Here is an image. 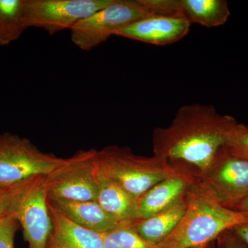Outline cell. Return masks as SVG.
Here are the masks:
<instances>
[{"mask_svg": "<svg viewBox=\"0 0 248 248\" xmlns=\"http://www.w3.org/2000/svg\"><path fill=\"white\" fill-rule=\"evenodd\" d=\"M226 146L232 153L248 161V125L235 124L228 135Z\"/></svg>", "mask_w": 248, "mask_h": 248, "instance_id": "obj_19", "label": "cell"}, {"mask_svg": "<svg viewBox=\"0 0 248 248\" xmlns=\"http://www.w3.org/2000/svg\"><path fill=\"white\" fill-rule=\"evenodd\" d=\"M191 24L182 18L153 16L140 19L120 31L116 36L156 46H165L182 40Z\"/></svg>", "mask_w": 248, "mask_h": 248, "instance_id": "obj_12", "label": "cell"}, {"mask_svg": "<svg viewBox=\"0 0 248 248\" xmlns=\"http://www.w3.org/2000/svg\"><path fill=\"white\" fill-rule=\"evenodd\" d=\"M231 209L246 214L248 216V195L244 200L234 205Z\"/></svg>", "mask_w": 248, "mask_h": 248, "instance_id": "obj_24", "label": "cell"}, {"mask_svg": "<svg viewBox=\"0 0 248 248\" xmlns=\"http://www.w3.org/2000/svg\"><path fill=\"white\" fill-rule=\"evenodd\" d=\"M184 217L157 248H200L213 243L228 230L248 223L246 214L223 206L195 182L186 197Z\"/></svg>", "mask_w": 248, "mask_h": 248, "instance_id": "obj_2", "label": "cell"}, {"mask_svg": "<svg viewBox=\"0 0 248 248\" xmlns=\"http://www.w3.org/2000/svg\"><path fill=\"white\" fill-rule=\"evenodd\" d=\"M48 203L52 221L48 248H104L102 234L79 226Z\"/></svg>", "mask_w": 248, "mask_h": 248, "instance_id": "obj_13", "label": "cell"}, {"mask_svg": "<svg viewBox=\"0 0 248 248\" xmlns=\"http://www.w3.org/2000/svg\"><path fill=\"white\" fill-rule=\"evenodd\" d=\"M197 179L195 173L181 164L177 172L155 184L139 199L140 219L148 218L184 200Z\"/></svg>", "mask_w": 248, "mask_h": 248, "instance_id": "obj_11", "label": "cell"}, {"mask_svg": "<svg viewBox=\"0 0 248 248\" xmlns=\"http://www.w3.org/2000/svg\"><path fill=\"white\" fill-rule=\"evenodd\" d=\"M24 0H0V46L18 40L28 28L23 17Z\"/></svg>", "mask_w": 248, "mask_h": 248, "instance_id": "obj_17", "label": "cell"}, {"mask_svg": "<svg viewBox=\"0 0 248 248\" xmlns=\"http://www.w3.org/2000/svg\"><path fill=\"white\" fill-rule=\"evenodd\" d=\"M70 219L85 228L107 233L124 227L109 215L97 201H73L48 198Z\"/></svg>", "mask_w": 248, "mask_h": 248, "instance_id": "obj_14", "label": "cell"}, {"mask_svg": "<svg viewBox=\"0 0 248 248\" xmlns=\"http://www.w3.org/2000/svg\"><path fill=\"white\" fill-rule=\"evenodd\" d=\"M17 220L12 215L0 217V248H14Z\"/></svg>", "mask_w": 248, "mask_h": 248, "instance_id": "obj_20", "label": "cell"}, {"mask_svg": "<svg viewBox=\"0 0 248 248\" xmlns=\"http://www.w3.org/2000/svg\"><path fill=\"white\" fill-rule=\"evenodd\" d=\"M63 158L41 151L27 138L0 134V186L20 184L36 176H46Z\"/></svg>", "mask_w": 248, "mask_h": 248, "instance_id": "obj_6", "label": "cell"}, {"mask_svg": "<svg viewBox=\"0 0 248 248\" xmlns=\"http://www.w3.org/2000/svg\"><path fill=\"white\" fill-rule=\"evenodd\" d=\"M180 166L155 155L140 156L128 147L115 145L97 151L96 158L98 175L115 183L138 200Z\"/></svg>", "mask_w": 248, "mask_h": 248, "instance_id": "obj_3", "label": "cell"}, {"mask_svg": "<svg viewBox=\"0 0 248 248\" xmlns=\"http://www.w3.org/2000/svg\"><path fill=\"white\" fill-rule=\"evenodd\" d=\"M45 176H36L23 184L11 209L20 223L29 248H48L52 232Z\"/></svg>", "mask_w": 248, "mask_h": 248, "instance_id": "obj_8", "label": "cell"}, {"mask_svg": "<svg viewBox=\"0 0 248 248\" xmlns=\"http://www.w3.org/2000/svg\"><path fill=\"white\" fill-rule=\"evenodd\" d=\"M186 210V200L179 201L172 206L143 218L133 225L139 234L148 242L158 245L174 231Z\"/></svg>", "mask_w": 248, "mask_h": 248, "instance_id": "obj_16", "label": "cell"}, {"mask_svg": "<svg viewBox=\"0 0 248 248\" xmlns=\"http://www.w3.org/2000/svg\"><path fill=\"white\" fill-rule=\"evenodd\" d=\"M112 0H24L23 17L27 28L53 35L71 29L81 19L107 7Z\"/></svg>", "mask_w": 248, "mask_h": 248, "instance_id": "obj_9", "label": "cell"}, {"mask_svg": "<svg viewBox=\"0 0 248 248\" xmlns=\"http://www.w3.org/2000/svg\"><path fill=\"white\" fill-rule=\"evenodd\" d=\"M154 16L182 18L191 24L213 28L226 24L231 16L226 0H141Z\"/></svg>", "mask_w": 248, "mask_h": 248, "instance_id": "obj_10", "label": "cell"}, {"mask_svg": "<svg viewBox=\"0 0 248 248\" xmlns=\"http://www.w3.org/2000/svg\"><path fill=\"white\" fill-rule=\"evenodd\" d=\"M97 172V171H96ZM97 202L124 227L133 226L140 221L138 200L115 183L98 175Z\"/></svg>", "mask_w": 248, "mask_h": 248, "instance_id": "obj_15", "label": "cell"}, {"mask_svg": "<svg viewBox=\"0 0 248 248\" xmlns=\"http://www.w3.org/2000/svg\"><path fill=\"white\" fill-rule=\"evenodd\" d=\"M213 243H211V244L208 245V246H205V247L200 248H215L213 247Z\"/></svg>", "mask_w": 248, "mask_h": 248, "instance_id": "obj_25", "label": "cell"}, {"mask_svg": "<svg viewBox=\"0 0 248 248\" xmlns=\"http://www.w3.org/2000/svg\"><path fill=\"white\" fill-rule=\"evenodd\" d=\"M233 231L248 246V223L235 227Z\"/></svg>", "mask_w": 248, "mask_h": 248, "instance_id": "obj_23", "label": "cell"}, {"mask_svg": "<svg viewBox=\"0 0 248 248\" xmlns=\"http://www.w3.org/2000/svg\"><path fill=\"white\" fill-rule=\"evenodd\" d=\"M153 16L141 0H112L73 26L71 40L80 50L89 51L133 23Z\"/></svg>", "mask_w": 248, "mask_h": 248, "instance_id": "obj_4", "label": "cell"}, {"mask_svg": "<svg viewBox=\"0 0 248 248\" xmlns=\"http://www.w3.org/2000/svg\"><path fill=\"white\" fill-rule=\"evenodd\" d=\"M197 183L207 195L231 209L248 195V161L232 153L226 145L197 178Z\"/></svg>", "mask_w": 248, "mask_h": 248, "instance_id": "obj_7", "label": "cell"}, {"mask_svg": "<svg viewBox=\"0 0 248 248\" xmlns=\"http://www.w3.org/2000/svg\"><path fill=\"white\" fill-rule=\"evenodd\" d=\"M97 150H80L45 176L48 198L97 201Z\"/></svg>", "mask_w": 248, "mask_h": 248, "instance_id": "obj_5", "label": "cell"}, {"mask_svg": "<svg viewBox=\"0 0 248 248\" xmlns=\"http://www.w3.org/2000/svg\"><path fill=\"white\" fill-rule=\"evenodd\" d=\"M218 248H248V246L233 229L228 230L217 239Z\"/></svg>", "mask_w": 248, "mask_h": 248, "instance_id": "obj_22", "label": "cell"}, {"mask_svg": "<svg viewBox=\"0 0 248 248\" xmlns=\"http://www.w3.org/2000/svg\"><path fill=\"white\" fill-rule=\"evenodd\" d=\"M104 248H157L142 238L133 226L122 227L103 233Z\"/></svg>", "mask_w": 248, "mask_h": 248, "instance_id": "obj_18", "label": "cell"}, {"mask_svg": "<svg viewBox=\"0 0 248 248\" xmlns=\"http://www.w3.org/2000/svg\"><path fill=\"white\" fill-rule=\"evenodd\" d=\"M236 123L234 117L221 115L211 105L184 106L169 126L153 131L154 155L172 164L184 165L200 177L226 146Z\"/></svg>", "mask_w": 248, "mask_h": 248, "instance_id": "obj_1", "label": "cell"}, {"mask_svg": "<svg viewBox=\"0 0 248 248\" xmlns=\"http://www.w3.org/2000/svg\"><path fill=\"white\" fill-rule=\"evenodd\" d=\"M24 182L14 186H0V217L11 215L15 200Z\"/></svg>", "mask_w": 248, "mask_h": 248, "instance_id": "obj_21", "label": "cell"}]
</instances>
